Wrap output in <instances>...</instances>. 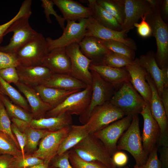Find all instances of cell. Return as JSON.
<instances>
[{"instance_id": "6da1fadb", "label": "cell", "mask_w": 168, "mask_h": 168, "mask_svg": "<svg viewBox=\"0 0 168 168\" xmlns=\"http://www.w3.org/2000/svg\"><path fill=\"white\" fill-rule=\"evenodd\" d=\"M117 149L130 153L138 166H142L146 163L148 156L143 148L138 114L133 116L130 125L118 141Z\"/></svg>"}, {"instance_id": "7a4b0ae2", "label": "cell", "mask_w": 168, "mask_h": 168, "mask_svg": "<svg viewBox=\"0 0 168 168\" xmlns=\"http://www.w3.org/2000/svg\"><path fill=\"white\" fill-rule=\"evenodd\" d=\"M72 149L82 160L98 161L110 168H117L102 143L93 134H89Z\"/></svg>"}, {"instance_id": "3957f363", "label": "cell", "mask_w": 168, "mask_h": 168, "mask_svg": "<svg viewBox=\"0 0 168 168\" xmlns=\"http://www.w3.org/2000/svg\"><path fill=\"white\" fill-rule=\"evenodd\" d=\"M109 102L122 110L125 116L140 114L146 102L130 82L116 90Z\"/></svg>"}, {"instance_id": "277c9868", "label": "cell", "mask_w": 168, "mask_h": 168, "mask_svg": "<svg viewBox=\"0 0 168 168\" xmlns=\"http://www.w3.org/2000/svg\"><path fill=\"white\" fill-rule=\"evenodd\" d=\"M150 25L152 35L155 37L157 50L155 56L156 63L161 69L168 66V27L161 16L159 9L154 10L147 16Z\"/></svg>"}, {"instance_id": "5b68a950", "label": "cell", "mask_w": 168, "mask_h": 168, "mask_svg": "<svg viewBox=\"0 0 168 168\" xmlns=\"http://www.w3.org/2000/svg\"><path fill=\"white\" fill-rule=\"evenodd\" d=\"M48 53L46 38L38 33L19 49L16 54L20 65L28 67L42 65Z\"/></svg>"}, {"instance_id": "8992f818", "label": "cell", "mask_w": 168, "mask_h": 168, "mask_svg": "<svg viewBox=\"0 0 168 168\" xmlns=\"http://www.w3.org/2000/svg\"><path fill=\"white\" fill-rule=\"evenodd\" d=\"M90 71L92 76L91 100L87 108L79 118L80 121L83 124L86 123L94 109L109 102L116 90L112 85L104 80L96 72Z\"/></svg>"}, {"instance_id": "52a82bcc", "label": "cell", "mask_w": 168, "mask_h": 168, "mask_svg": "<svg viewBox=\"0 0 168 168\" xmlns=\"http://www.w3.org/2000/svg\"><path fill=\"white\" fill-rule=\"evenodd\" d=\"M91 91V86L88 85L83 90L71 95L60 104L48 111L45 118L56 117L64 113L81 115L89 105Z\"/></svg>"}, {"instance_id": "ba28073f", "label": "cell", "mask_w": 168, "mask_h": 168, "mask_svg": "<svg viewBox=\"0 0 168 168\" xmlns=\"http://www.w3.org/2000/svg\"><path fill=\"white\" fill-rule=\"evenodd\" d=\"M125 116L122 110L109 101L95 108L84 124L89 134H93Z\"/></svg>"}, {"instance_id": "9c48e42d", "label": "cell", "mask_w": 168, "mask_h": 168, "mask_svg": "<svg viewBox=\"0 0 168 168\" xmlns=\"http://www.w3.org/2000/svg\"><path fill=\"white\" fill-rule=\"evenodd\" d=\"M30 16L21 17L14 21L6 31L5 35L10 32L13 35L8 44L0 45V51L8 53H16L21 47L34 37L38 33L30 26Z\"/></svg>"}, {"instance_id": "30bf717a", "label": "cell", "mask_w": 168, "mask_h": 168, "mask_svg": "<svg viewBox=\"0 0 168 168\" xmlns=\"http://www.w3.org/2000/svg\"><path fill=\"white\" fill-rule=\"evenodd\" d=\"M78 22L67 21L62 35L58 38L53 39L46 38L49 52L57 48H66L74 43H79L85 36L88 18L81 19Z\"/></svg>"}, {"instance_id": "8fae6325", "label": "cell", "mask_w": 168, "mask_h": 168, "mask_svg": "<svg viewBox=\"0 0 168 168\" xmlns=\"http://www.w3.org/2000/svg\"><path fill=\"white\" fill-rule=\"evenodd\" d=\"M146 79L152 91L151 99L149 103L151 112L160 128V137L157 146L158 147L168 146V117L155 83L148 73Z\"/></svg>"}, {"instance_id": "7c38bea8", "label": "cell", "mask_w": 168, "mask_h": 168, "mask_svg": "<svg viewBox=\"0 0 168 168\" xmlns=\"http://www.w3.org/2000/svg\"><path fill=\"white\" fill-rule=\"evenodd\" d=\"M133 117L126 116L93 134L102 143L111 156L117 151L118 141L130 125Z\"/></svg>"}, {"instance_id": "4fadbf2b", "label": "cell", "mask_w": 168, "mask_h": 168, "mask_svg": "<svg viewBox=\"0 0 168 168\" xmlns=\"http://www.w3.org/2000/svg\"><path fill=\"white\" fill-rule=\"evenodd\" d=\"M65 49L71 61L70 75L87 86H91L92 76L89 67L91 60L82 53L78 43L72 44Z\"/></svg>"}, {"instance_id": "5bb4252c", "label": "cell", "mask_w": 168, "mask_h": 168, "mask_svg": "<svg viewBox=\"0 0 168 168\" xmlns=\"http://www.w3.org/2000/svg\"><path fill=\"white\" fill-rule=\"evenodd\" d=\"M70 126L50 132L45 135L42 139L38 149L32 155L42 160L44 163L49 165L57 155L59 146L68 133Z\"/></svg>"}, {"instance_id": "9a60e30c", "label": "cell", "mask_w": 168, "mask_h": 168, "mask_svg": "<svg viewBox=\"0 0 168 168\" xmlns=\"http://www.w3.org/2000/svg\"><path fill=\"white\" fill-rule=\"evenodd\" d=\"M140 114L143 119L142 136V146L146 154L148 157L151 152L157 146L160 137V128L151 114L149 103H146Z\"/></svg>"}, {"instance_id": "2e32d148", "label": "cell", "mask_w": 168, "mask_h": 168, "mask_svg": "<svg viewBox=\"0 0 168 168\" xmlns=\"http://www.w3.org/2000/svg\"><path fill=\"white\" fill-rule=\"evenodd\" d=\"M129 30H114L99 24L91 17L88 18L85 36H91L103 40L117 41L124 44L135 50L137 49L136 43L127 35V33Z\"/></svg>"}, {"instance_id": "e0dca14e", "label": "cell", "mask_w": 168, "mask_h": 168, "mask_svg": "<svg viewBox=\"0 0 168 168\" xmlns=\"http://www.w3.org/2000/svg\"><path fill=\"white\" fill-rule=\"evenodd\" d=\"M125 18L122 26V30L134 28V23L144 16L154 11L147 0H124Z\"/></svg>"}, {"instance_id": "ac0fdd59", "label": "cell", "mask_w": 168, "mask_h": 168, "mask_svg": "<svg viewBox=\"0 0 168 168\" xmlns=\"http://www.w3.org/2000/svg\"><path fill=\"white\" fill-rule=\"evenodd\" d=\"M19 82L33 87L42 85L53 74L42 65L16 67Z\"/></svg>"}, {"instance_id": "d6986e66", "label": "cell", "mask_w": 168, "mask_h": 168, "mask_svg": "<svg viewBox=\"0 0 168 168\" xmlns=\"http://www.w3.org/2000/svg\"><path fill=\"white\" fill-rule=\"evenodd\" d=\"M125 68L129 73L130 82L133 87L145 101L149 104L152 91L146 79L147 72L146 69L140 64L138 58L134 59L133 64L128 65Z\"/></svg>"}, {"instance_id": "ffe728a7", "label": "cell", "mask_w": 168, "mask_h": 168, "mask_svg": "<svg viewBox=\"0 0 168 168\" xmlns=\"http://www.w3.org/2000/svg\"><path fill=\"white\" fill-rule=\"evenodd\" d=\"M53 73L70 75L71 63L65 48L54 49L48 53L42 64Z\"/></svg>"}, {"instance_id": "44dd1931", "label": "cell", "mask_w": 168, "mask_h": 168, "mask_svg": "<svg viewBox=\"0 0 168 168\" xmlns=\"http://www.w3.org/2000/svg\"><path fill=\"white\" fill-rule=\"evenodd\" d=\"M81 51L95 65L104 64L103 60L110 52L100 39L86 36L78 43Z\"/></svg>"}, {"instance_id": "7402d4cb", "label": "cell", "mask_w": 168, "mask_h": 168, "mask_svg": "<svg viewBox=\"0 0 168 168\" xmlns=\"http://www.w3.org/2000/svg\"><path fill=\"white\" fill-rule=\"evenodd\" d=\"M54 5L59 9L65 21H76L81 19L91 17L92 13L89 7L84 6L72 0H53Z\"/></svg>"}, {"instance_id": "603a6c76", "label": "cell", "mask_w": 168, "mask_h": 168, "mask_svg": "<svg viewBox=\"0 0 168 168\" xmlns=\"http://www.w3.org/2000/svg\"><path fill=\"white\" fill-rule=\"evenodd\" d=\"M90 70L96 72L104 80L112 85L116 90L125 82H130L128 72L125 68H116L105 64L91 63Z\"/></svg>"}, {"instance_id": "cb8c5ba5", "label": "cell", "mask_w": 168, "mask_h": 168, "mask_svg": "<svg viewBox=\"0 0 168 168\" xmlns=\"http://www.w3.org/2000/svg\"><path fill=\"white\" fill-rule=\"evenodd\" d=\"M15 85L24 95L30 107L33 119L42 118L52 109L49 105L41 99L33 87L19 82Z\"/></svg>"}, {"instance_id": "d4e9b609", "label": "cell", "mask_w": 168, "mask_h": 168, "mask_svg": "<svg viewBox=\"0 0 168 168\" xmlns=\"http://www.w3.org/2000/svg\"><path fill=\"white\" fill-rule=\"evenodd\" d=\"M33 88L43 101L49 105L52 109L62 103L71 95L81 91L62 90L43 85Z\"/></svg>"}, {"instance_id": "484cf974", "label": "cell", "mask_w": 168, "mask_h": 168, "mask_svg": "<svg viewBox=\"0 0 168 168\" xmlns=\"http://www.w3.org/2000/svg\"><path fill=\"white\" fill-rule=\"evenodd\" d=\"M72 124L71 115L64 113L56 117L33 119L30 125L34 128L53 132L70 126Z\"/></svg>"}, {"instance_id": "4316f807", "label": "cell", "mask_w": 168, "mask_h": 168, "mask_svg": "<svg viewBox=\"0 0 168 168\" xmlns=\"http://www.w3.org/2000/svg\"><path fill=\"white\" fill-rule=\"evenodd\" d=\"M138 59L140 64L146 69L155 83L161 97L164 88L162 71L156 63L154 54L150 51L146 54L141 55Z\"/></svg>"}, {"instance_id": "83f0119b", "label": "cell", "mask_w": 168, "mask_h": 168, "mask_svg": "<svg viewBox=\"0 0 168 168\" xmlns=\"http://www.w3.org/2000/svg\"><path fill=\"white\" fill-rule=\"evenodd\" d=\"M44 86L64 90L83 89L87 85L70 74L53 73L42 85Z\"/></svg>"}, {"instance_id": "f1b7e54d", "label": "cell", "mask_w": 168, "mask_h": 168, "mask_svg": "<svg viewBox=\"0 0 168 168\" xmlns=\"http://www.w3.org/2000/svg\"><path fill=\"white\" fill-rule=\"evenodd\" d=\"M88 7L92 13L91 17L99 24L117 31H122L121 26L116 19L103 9L96 0H88Z\"/></svg>"}, {"instance_id": "f546056e", "label": "cell", "mask_w": 168, "mask_h": 168, "mask_svg": "<svg viewBox=\"0 0 168 168\" xmlns=\"http://www.w3.org/2000/svg\"><path fill=\"white\" fill-rule=\"evenodd\" d=\"M89 134L85 124L71 125L68 133L59 146L57 155H60L72 149Z\"/></svg>"}, {"instance_id": "4dcf8cb0", "label": "cell", "mask_w": 168, "mask_h": 168, "mask_svg": "<svg viewBox=\"0 0 168 168\" xmlns=\"http://www.w3.org/2000/svg\"><path fill=\"white\" fill-rule=\"evenodd\" d=\"M0 91L8 96L13 103L29 112L30 107L26 99L20 92L8 83L0 76Z\"/></svg>"}, {"instance_id": "1f68e13d", "label": "cell", "mask_w": 168, "mask_h": 168, "mask_svg": "<svg viewBox=\"0 0 168 168\" xmlns=\"http://www.w3.org/2000/svg\"><path fill=\"white\" fill-rule=\"evenodd\" d=\"M0 100L3 103L9 118L18 119L29 123L33 119L31 114L13 103L7 96L2 93H0Z\"/></svg>"}, {"instance_id": "d6a6232c", "label": "cell", "mask_w": 168, "mask_h": 168, "mask_svg": "<svg viewBox=\"0 0 168 168\" xmlns=\"http://www.w3.org/2000/svg\"><path fill=\"white\" fill-rule=\"evenodd\" d=\"M98 4L122 25L125 18L124 0H96Z\"/></svg>"}, {"instance_id": "836d02e7", "label": "cell", "mask_w": 168, "mask_h": 168, "mask_svg": "<svg viewBox=\"0 0 168 168\" xmlns=\"http://www.w3.org/2000/svg\"><path fill=\"white\" fill-rule=\"evenodd\" d=\"M50 132L47 130L33 128L29 124L21 132L24 133L26 137V147L29 150L33 151L36 149L39 140Z\"/></svg>"}, {"instance_id": "e575fe53", "label": "cell", "mask_w": 168, "mask_h": 168, "mask_svg": "<svg viewBox=\"0 0 168 168\" xmlns=\"http://www.w3.org/2000/svg\"><path fill=\"white\" fill-rule=\"evenodd\" d=\"M100 40L110 51L124 55L133 60L135 59L134 50L124 44L114 40Z\"/></svg>"}, {"instance_id": "d590c367", "label": "cell", "mask_w": 168, "mask_h": 168, "mask_svg": "<svg viewBox=\"0 0 168 168\" xmlns=\"http://www.w3.org/2000/svg\"><path fill=\"white\" fill-rule=\"evenodd\" d=\"M134 60L124 55L110 51L104 57L103 63L104 64L112 67L122 68L133 64Z\"/></svg>"}, {"instance_id": "8d00e7d4", "label": "cell", "mask_w": 168, "mask_h": 168, "mask_svg": "<svg viewBox=\"0 0 168 168\" xmlns=\"http://www.w3.org/2000/svg\"><path fill=\"white\" fill-rule=\"evenodd\" d=\"M31 2L27 0L23 1L16 14L6 23L0 25V44L2 42L5 33L10 26L18 19L24 16H30L32 12Z\"/></svg>"}, {"instance_id": "74e56055", "label": "cell", "mask_w": 168, "mask_h": 168, "mask_svg": "<svg viewBox=\"0 0 168 168\" xmlns=\"http://www.w3.org/2000/svg\"><path fill=\"white\" fill-rule=\"evenodd\" d=\"M8 154L14 156L22 155L20 150L7 134L0 130V155Z\"/></svg>"}, {"instance_id": "f35d334b", "label": "cell", "mask_w": 168, "mask_h": 168, "mask_svg": "<svg viewBox=\"0 0 168 168\" xmlns=\"http://www.w3.org/2000/svg\"><path fill=\"white\" fill-rule=\"evenodd\" d=\"M10 118L3 103L0 100V130L9 136L20 149L16 139L12 132Z\"/></svg>"}, {"instance_id": "ab89813d", "label": "cell", "mask_w": 168, "mask_h": 168, "mask_svg": "<svg viewBox=\"0 0 168 168\" xmlns=\"http://www.w3.org/2000/svg\"><path fill=\"white\" fill-rule=\"evenodd\" d=\"M69 160L74 168H110L98 161L87 162L79 157L71 149L69 151Z\"/></svg>"}, {"instance_id": "60d3db41", "label": "cell", "mask_w": 168, "mask_h": 168, "mask_svg": "<svg viewBox=\"0 0 168 168\" xmlns=\"http://www.w3.org/2000/svg\"><path fill=\"white\" fill-rule=\"evenodd\" d=\"M41 7L44 9V12L45 14L46 21L48 23L51 24V20L50 15H52L54 16L55 18L61 29L63 30L64 28L65 20L63 16L59 15L54 8V3L53 0H41Z\"/></svg>"}, {"instance_id": "b9f144b4", "label": "cell", "mask_w": 168, "mask_h": 168, "mask_svg": "<svg viewBox=\"0 0 168 168\" xmlns=\"http://www.w3.org/2000/svg\"><path fill=\"white\" fill-rule=\"evenodd\" d=\"M44 161L32 155H22L14 156L13 168H26L39 164Z\"/></svg>"}, {"instance_id": "7bdbcfd3", "label": "cell", "mask_w": 168, "mask_h": 168, "mask_svg": "<svg viewBox=\"0 0 168 168\" xmlns=\"http://www.w3.org/2000/svg\"><path fill=\"white\" fill-rule=\"evenodd\" d=\"M20 65L16 53H8L0 51V70Z\"/></svg>"}, {"instance_id": "ee69618b", "label": "cell", "mask_w": 168, "mask_h": 168, "mask_svg": "<svg viewBox=\"0 0 168 168\" xmlns=\"http://www.w3.org/2000/svg\"><path fill=\"white\" fill-rule=\"evenodd\" d=\"M69 156V151L60 155H57L51 160L49 166L56 168H74L70 162Z\"/></svg>"}, {"instance_id": "f6af8a7d", "label": "cell", "mask_w": 168, "mask_h": 168, "mask_svg": "<svg viewBox=\"0 0 168 168\" xmlns=\"http://www.w3.org/2000/svg\"><path fill=\"white\" fill-rule=\"evenodd\" d=\"M0 76L5 81L10 84H15L19 82L16 67H10L0 70Z\"/></svg>"}, {"instance_id": "bcb514c9", "label": "cell", "mask_w": 168, "mask_h": 168, "mask_svg": "<svg viewBox=\"0 0 168 168\" xmlns=\"http://www.w3.org/2000/svg\"><path fill=\"white\" fill-rule=\"evenodd\" d=\"M146 16L142 17L140 23H135L133 25V26L137 28L138 35L143 38L149 37L152 35L151 28L146 20Z\"/></svg>"}, {"instance_id": "7dc6e473", "label": "cell", "mask_w": 168, "mask_h": 168, "mask_svg": "<svg viewBox=\"0 0 168 168\" xmlns=\"http://www.w3.org/2000/svg\"><path fill=\"white\" fill-rule=\"evenodd\" d=\"M157 153L158 147L156 146L149 154L143 168H162Z\"/></svg>"}, {"instance_id": "c3c4849f", "label": "cell", "mask_w": 168, "mask_h": 168, "mask_svg": "<svg viewBox=\"0 0 168 168\" xmlns=\"http://www.w3.org/2000/svg\"><path fill=\"white\" fill-rule=\"evenodd\" d=\"M11 129L13 134L16 137L19 145L20 150L21 152L22 156H25L24 148L27 143V138L25 134L21 131L17 126L13 123L11 125Z\"/></svg>"}, {"instance_id": "681fc988", "label": "cell", "mask_w": 168, "mask_h": 168, "mask_svg": "<svg viewBox=\"0 0 168 168\" xmlns=\"http://www.w3.org/2000/svg\"><path fill=\"white\" fill-rule=\"evenodd\" d=\"M113 162L117 167L122 168L125 166L128 161V157L124 152L120 151H116L112 155Z\"/></svg>"}, {"instance_id": "f907efd6", "label": "cell", "mask_w": 168, "mask_h": 168, "mask_svg": "<svg viewBox=\"0 0 168 168\" xmlns=\"http://www.w3.org/2000/svg\"><path fill=\"white\" fill-rule=\"evenodd\" d=\"M160 154V161L162 168H168V146L158 147Z\"/></svg>"}, {"instance_id": "816d5d0a", "label": "cell", "mask_w": 168, "mask_h": 168, "mask_svg": "<svg viewBox=\"0 0 168 168\" xmlns=\"http://www.w3.org/2000/svg\"><path fill=\"white\" fill-rule=\"evenodd\" d=\"M14 158L10 155H0V168H13Z\"/></svg>"}, {"instance_id": "f5cc1de1", "label": "cell", "mask_w": 168, "mask_h": 168, "mask_svg": "<svg viewBox=\"0 0 168 168\" xmlns=\"http://www.w3.org/2000/svg\"><path fill=\"white\" fill-rule=\"evenodd\" d=\"M162 103L168 117V87H164L161 96Z\"/></svg>"}, {"instance_id": "db71d44e", "label": "cell", "mask_w": 168, "mask_h": 168, "mask_svg": "<svg viewBox=\"0 0 168 168\" xmlns=\"http://www.w3.org/2000/svg\"><path fill=\"white\" fill-rule=\"evenodd\" d=\"M161 69L164 87H168V66L164 67Z\"/></svg>"}, {"instance_id": "11a10c76", "label": "cell", "mask_w": 168, "mask_h": 168, "mask_svg": "<svg viewBox=\"0 0 168 168\" xmlns=\"http://www.w3.org/2000/svg\"><path fill=\"white\" fill-rule=\"evenodd\" d=\"M162 6L163 14L167 17L168 16V0H164L163 2Z\"/></svg>"}, {"instance_id": "9f6ffc18", "label": "cell", "mask_w": 168, "mask_h": 168, "mask_svg": "<svg viewBox=\"0 0 168 168\" xmlns=\"http://www.w3.org/2000/svg\"><path fill=\"white\" fill-rule=\"evenodd\" d=\"M154 10L159 9V3L158 1L155 0H147Z\"/></svg>"}, {"instance_id": "6f0895ef", "label": "cell", "mask_w": 168, "mask_h": 168, "mask_svg": "<svg viewBox=\"0 0 168 168\" xmlns=\"http://www.w3.org/2000/svg\"><path fill=\"white\" fill-rule=\"evenodd\" d=\"M26 168H49V164L44 162L42 163Z\"/></svg>"}, {"instance_id": "680465c9", "label": "cell", "mask_w": 168, "mask_h": 168, "mask_svg": "<svg viewBox=\"0 0 168 168\" xmlns=\"http://www.w3.org/2000/svg\"><path fill=\"white\" fill-rule=\"evenodd\" d=\"M118 168H122L121 167H118ZM124 168H130L128 166H126L124 167ZM133 168H143L142 166H138L135 164V165L134 166Z\"/></svg>"}, {"instance_id": "91938a15", "label": "cell", "mask_w": 168, "mask_h": 168, "mask_svg": "<svg viewBox=\"0 0 168 168\" xmlns=\"http://www.w3.org/2000/svg\"><path fill=\"white\" fill-rule=\"evenodd\" d=\"M49 168H56L51 167V166H49Z\"/></svg>"}, {"instance_id": "94428289", "label": "cell", "mask_w": 168, "mask_h": 168, "mask_svg": "<svg viewBox=\"0 0 168 168\" xmlns=\"http://www.w3.org/2000/svg\"><path fill=\"white\" fill-rule=\"evenodd\" d=\"M0 93H2L1 92H0Z\"/></svg>"}]
</instances>
